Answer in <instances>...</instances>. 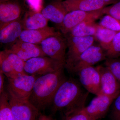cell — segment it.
I'll list each match as a JSON object with an SVG mask.
<instances>
[{
	"mask_svg": "<svg viewBox=\"0 0 120 120\" xmlns=\"http://www.w3.org/2000/svg\"><path fill=\"white\" fill-rule=\"evenodd\" d=\"M4 75L1 71H0V94L4 91Z\"/></svg>",
	"mask_w": 120,
	"mask_h": 120,
	"instance_id": "obj_32",
	"label": "cell"
},
{
	"mask_svg": "<svg viewBox=\"0 0 120 120\" xmlns=\"http://www.w3.org/2000/svg\"><path fill=\"white\" fill-rule=\"evenodd\" d=\"M22 8L16 1H1L0 4V28L8 24L20 19Z\"/></svg>",
	"mask_w": 120,
	"mask_h": 120,
	"instance_id": "obj_14",
	"label": "cell"
},
{
	"mask_svg": "<svg viewBox=\"0 0 120 120\" xmlns=\"http://www.w3.org/2000/svg\"><path fill=\"white\" fill-rule=\"evenodd\" d=\"M23 30H35L47 26L49 20L41 13L35 11L27 12L22 19Z\"/></svg>",
	"mask_w": 120,
	"mask_h": 120,
	"instance_id": "obj_19",
	"label": "cell"
},
{
	"mask_svg": "<svg viewBox=\"0 0 120 120\" xmlns=\"http://www.w3.org/2000/svg\"><path fill=\"white\" fill-rule=\"evenodd\" d=\"M112 120H120V92L112 103Z\"/></svg>",
	"mask_w": 120,
	"mask_h": 120,
	"instance_id": "obj_30",
	"label": "cell"
},
{
	"mask_svg": "<svg viewBox=\"0 0 120 120\" xmlns=\"http://www.w3.org/2000/svg\"><path fill=\"white\" fill-rule=\"evenodd\" d=\"M64 36L67 41L68 49L66 54L65 68L69 71L79 56L90 46L94 45L95 39L94 36L84 37Z\"/></svg>",
	"mask_w": 120,
	"mask_h": 120,
	"instance_id": "obj_4",
	"label": "cell"
},
{
	"mask_svg": "<svg viewBox=\"0 0 120 120\" xmlns=\"http://www.w3.org/2000/svg\"><path fill=\"white\" fill-rule=\"evenodd\" d=\"M119 94L98 95L92 99L90 105L84 107L83 110L91 120H100L105 116L113 101Z\"/></svg>",
	"mask_w": 120,
	"mask_h": 120,
	"instance_id": "obj_9",
	"label": "cell"
},
{
	"mask_svg": "<svg viewBox=\"0 0 120 120\" xmlns=\"http://www.w3.org/2000/svg\"><path fill=\"white\" fill-rule=\"evenodd\" d=\"M38 120H53L52 117L45 114L41 113Z\"/></svg>",
	"mask_w": 120,
	"mask_h": 120,
	"instance_id": "obj_33",
	"label": "cell"
},
{
	"mask_svg": "<svg viewBox=\"0 0 120 120\" xmlns=\"http://www.w3.org/2000/svg\"><path fill=\"white\" fill-rule=\"evenodd\" d=\"M117 32L99 26L94 36L100 45L105 51L109 49L113 39Z\"/></svg>",
	"mask_w": 120,
	"mask_h": 120,
	"instance_id": "obj_21",
	"label": "cell"
},
{
	"mask_svg": "<svg viewBox=\"0 0 120 120\" xmlns=\"http://www.w3.org/2000/svg\"><path fill=\"white\" fill-rule=\"evenodd\" d=\"M105 60V66L109 69L120 83V58H107Z\"/></svg>",
	"mask_w": 120,
	"mask_h": 120,
	"instance_id": "obj_28",
	"label": "cell"
},
{
	"mask_svg": "<svg viewBox=\"0 0 120 120\" xmlns=\"http://www.w3.org/2000/svg\"><path fill=\"white\" fill-rule=\"evenodd\" d=\"M0 120H13L8 94L4 91L0 94Z\"/></svg>",
	"mask_w": 120,
	"mask_h": 120,
	"instance_id": "obj_23",
	"label": "cell"
},
{
	"mask_svg": "<svg viewBox=\"0 0 120 120\" xmlns=\"http://www.w3.org/2000/svg\"><path fill=\"white\" fill-rule=\"evenodd\" d=\"M62 4L68 12L75 10L94 11L102 10L107 5L103 0H65Z\"/></svg>",
	"mask_w": 120,
	"mask_h": 120,
	"instance_id": "obj_15",
	"label": "cell"
},
{
	"mask_svg": "<svg viewBox=\"0 0 120 120\" xmlns=\"http://www.w3.org/2000/svg\"><path fill=\"white\" fill-rule=\"evenodd\" d=\"M11 67L18 76L27 74L24 71L26 61L20 58L15 54L12 52L8 49L4 50Z\"/></svg>",
	"mask_w": 120,
	"mask_h": 120,
	"instance_id": "obj_22",
	"label": "cell"
},
{
	"mask_svg": "<svg viewBox=\"0 0 120 120\" xmlns=\"http://www.w3.org/2000/svg\"><path fill=\"white\" fill-rule=\"evenodd\" d=\"M82 86L73 79H65L54 96L51 104L52 111L54 112L61 111L64 113L72 110L85 107L89 92L85 91Z\"/></svg>",
	"mask_w": 120,
	"mask_h": 120,
	"instance_id": "obj_1",
	"label": "cell"
},
{
	"mask_svg": "<svg viewBox=\"0 0 120 120\" xmlns=\"http://www.w3.org/2000/svg\"><path fill=\"white\" fill-rule=\"evenodd\" d=\"M60 33L56 31L54 27L47 26L38 30H23L19 39L26 42L39 45L47 38Z\"/></svg>",
	"mask_w": 120,
	"mask_h": 120,
	"instance_id": "obj_16",
	"label": "cell"
},
{
	"mask_svg": "<svg viewBox=\"0 0 120 120\" xmlns=\"http://www.w3.org/2000/svg\"><path fill=\"white\" fill-rule=\"evenodd\" d=\"M39 76L26 74L8 78L7 88L9 95L17 100H28L34 82Z\"/></svg>",
	"mask_w": 120,
	"mask_h": 120,
	"instance_id": "obj_3",
	"label": "cell"
},
{
	"mask_svg": "<svg viewBox=\"0 0 120 120\" xmlns=\"http://www.w3.org/2000/svg\"><path fill=\"white\" fill-rule=\"evenodd\" d=\"M23 30L21 19L8 24L0 28V43L12 45L19 39Z\"/></svg>",
	"mask_w": 120,
	"mask_h": 120,
	"instance_id": "obj_17",
	"label": "cell"
},
{
	"mask_svg": "<svg viewBox=\"0 0 120 120\" xmlns=\"http://www.w3.org/2000/svg\"><path fill=\"white\" fill-rule=\"evenodd\" d=\"M101 76V94L113 95L120 92V83L106 66H97Z\"/></svg>",
	"mask_w": 120,
	"mask_h": 120,
	"instance_id": "obj_13",
	"label": "cell"
},
{
	"mask_svg": "<svg viewBox=\"0 0 120 120\" xmlns=\"http://www.w3.org/2000/svg\"><path fill=\"white\" fill-rule=\"evenodd\" d=\"M76 73L80 83L86 90L96 96L101 94V76L97 67H84Z\"/></svg>",
	"mask_w": 120,
	"mask_h": 120,
	"instance_id": "obj_11",
	"label": "cell"
},
{
	"mask_svg": "<svg viewBox=\"0 0 120 120\" xmlns=\"http://www.w3.org/2000/svg\"><path fill=\"white\" fill-rule=\"evenodd\" d=\"M40 45L46 56L65 64L68 46L66 39L61 32L46 39Z\"/></svg>",
	"mask_w": 120,
	"mask_h": 120,
	"instance_id": "obj_6",
	"label": "cell"
},
{
	"mask_svg": "<svg viewBox=\"0 0 120 120\" xmlns=\"http://www.w3.org/2000/svg\"><path fill=\"white\" fill-rule=\"evenodd\" d=\"M106 59L105 51L100 45L94 44L79 56L72 65L69 72L76 73L84 67L93 66Z\"/></svg>",
	"mask_w": 120,
	"mask_h": 120,
	"instance_id": "obj_7",
	"label": "cell"
},
{
	"mask_svg": "<svg viewBox=\"0 0 120 120\" xmlns=\"http://www.w3.org/2000/svg\"><path fill=\"white\" fill-rule=\"evenodd\" d=\"M7 0H0V2L1 1H5Z\"/></svg>",
	"mask_w": 120,
	"mask_h": 120,
	"instance_id": "obj_35",
	"label": "cell"
},
{
	"mask_svg": "<svg viewBox=\"0 0 120 120\" xmlns=\"http://www.w3.org/2000/svg\"><path fill=\"white\" fill-rule=\"evenodd\" d=\"M103 0L107 5H108L113 4L116 2H118L120 0Z\"/></svg>",
	"mask_w": 120,
	"mask_h": 120,
	"instance_id": "obj_34",
	"label": "cell"
},
{
	"mask_svg": "<svg viewBox=\"0 0 120 120\" xmlns=\"http://www.w3.org/2000/svg\"><path fill=\"white\" fill-rule=\"evenodd\" d=\"M64 67V63L47 56L37 57L26 61L24 71L28 75L41 76Z\"/></svg>",
	"mask_w": 120,
	"mask_h": 120,
	"instance_id": "obj_5",
	"label": "cell"
},
{
	"mask_svg": "<svg viewBox=\"0 0 120 120\" xmlns=\"http://www.w3.org/2000/svg\"><path fill=\"white\" fill-rule=\"evenodd\" d=\"M64 68L39 76L35 80L28 101L40 112L52 104L57 90L66 79Z\"/></svg>",
	"mask_w": 120,
	"mask_h": 120,
	"instance_id": "obj_2",
	"label": "cell"
},
{
	"mask_svg": "<svg viewBox=\"0 0 120 120\" xmlns=\"http://www.w3.org/2000/svg\"><path fill=\"white\" fill-rule=\"evenodd\" d=\"M105 53L107 58L115 59L120 56V31L114 36Z\"/></svg>",
	"mask_w": 120,
	"mask_h": 120,
	"instance_id": "obj_25",
	"label": "cell"
},
{
	"mask_svg": "<svg viewBox=\"0 0 120 120\" xmlns=\"http://www.w3.org/2000/svg\"><path fill=\"white\" fill-rule=\"evenodd\" d=\"M8 96L13 120H38L41 112L28 100H17Z\"/></svg>",
	"mask_w": 120,
	"mask_h": 120,
	"instance_id": "obj_10",
	"label": "cell"
},
{
	"mask_svg": "<svg viewBox=\"0 0 120 120\" xmlns=\"http://www.w3.org/2000/svg\"><path fill=\"white\" fill-rule=\"evenodd\" d=\"M103 15L102 9L92 12L79 10L71 11L65 15L59 28L62 34L64 35L82 22L90 20L95 21Z\"/></svg>",
	"mask_w": 120,
	"mask_h": 120,
	"instance_id": "obj_8",
	"label": "cell"
},
{
	"mask_svg": "<svg viewBox=\"0 0 120 120\" xmlns=\"http://www.w3.org/2000/svg\"><path fill=\"white\" fill-rule=\"evenodd\" d=\"M41 13L46 19L56 23L59 27L68 12L62 4V1L58 0L47 5L42 9Z\"/></svg>",
	"mask_w": 120,
	"mask_h": 120,
	"instance_id": "obj_18",
	"label": "cell"
},
{
	"mask_svg": "<svg viewBox=\"0 0 120 120\" xmlns=\"http://www.w3.org/2000/svg\"><path fill=\"white\" fill-rule=\"evenodd\" d=\"M99 26V24L96 23L95 20L84 21L77 25L64 35L77 37L94 36Z\"/></svg>",
	"mask_w": 120,
	"mask_h": 120,
	"instance_id": "obj_20",
	"label": "cell"
},
{
	"mask_svg": "<svg viewBox=\"0 0 120 120\" xmlns=\"http://www.w3.org/2000/svg\"><path fill=\"white\" fill-rule=\"evenodd\" d=\"M0 71L8 78H14L18 76L12 68L4 50L0 52Z\"/></svg>",
	"mask_w": 120,
	"mask_h": 120,
	"instance_id": "obj_24",
	"label": "cell"
},
{
	"mask_svg": "<svg viewBox=\"0 0 120 120\" xmlns=\"http://www.w3.org/2000/svg\"><path fill=\"white\" fill-rule=\"evenodd\" d=\"M99 24L104 28L113 31H120V22L109 15H106L103 16Z\"/></svg>",
	"mask_w": 120,
	"mask_h": 120,
	"instance_id": "obj_26",
	"label": "cell"
},
{
	"mask_svg": "<svg viewBox=\"0 0 120 120\" xmlns=\"http://www.w3.org/2000/svg\"><path fill=\"white\" fill-rule=\"evenodd\" d=\"M28 4L34 11L38 12L41 8V0H27Z\"/></svg>",
	"mask_w": 120,
	"mask_h": 120,
	"instance_id": "obj_31",
	"label": "cell"
},
{
	"mask_svg": "<svg viewBox=\"0 0 120 120\" xmlns=\"http://www.w3.org/2000/svg\"><path fill=\"white\" fill-rule=\"evenodd\" d=\"M103 15L111 16L120 22V0L102 9Z\"/></svg>",
	"mask_w": 120,
	"mask_h": 120,
	"instance_id": "obj_29",
	"label": "cell"
},
{
	"mask_svg": "<svg viewBox=\"0 0 120 120\" xmlns=\"http://www.w3.org/2000/svg\"></svg>",
	"mask_w": 120,
	"mask_h": 120,
	"instance_id": "obj_36",
	"label": "cell"
},
{
	"mask_svg": "<svg viewBox=\"0 0 120 120\" xmlns=\"http://www.w3.org/2000/svg\"><path fill=\"white\" fill-rule=\"evenodd\" d=\"M7 49L16 54L25 61L34 57L46 56L41 45L26 42L19 39Z\"/></svg>",
	"mask_w": 120,
	"mask_h": 120,
	"instance_id": "obj_12",
	"label": "cell"
},
{
	"mask_svg": "<svg viewBox=\"0 0 120 120\" xmlns=\"http://www.w3.org/2000/svg\"><path fill=\"white\" fill-rule=\"evenodd\" d=\"M63 120H91L83 108L72 110L64 113Z\"/></svg>",
	"mask_w": 120,
	"mask_h": 120,
	"instance_id": "obj_27",
	"label": "cell"
}]
</instances>
